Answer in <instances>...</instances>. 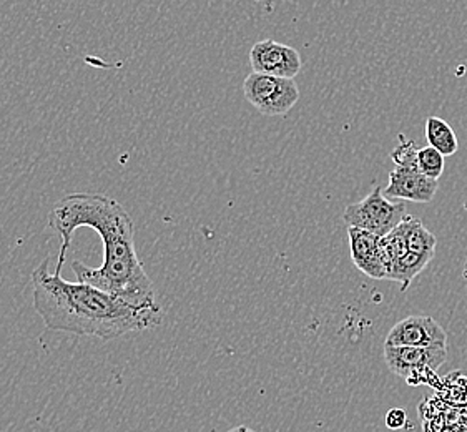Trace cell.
<instances>
[{
  "instance_id": "obj_14",
  "label": "cell",
  "mask_w": 467,
  "mask_h": 432,
  "mask_svg": "<svg viewBox=\"0 0 467 432\" xmlns=\"http://www.w3.org/2000/svg\"><path fill=\"white\" fill-rule=\"evenodd\" d=\"M401 145L391 153V160L394 161L396 169L418 170L416 161H418V147L414 145V141L404 139L400 135Z\"/></svg>"
},
{
  "instance_id": "obj_6",
  "label": "cell",
  "mask_w": 467,
  "mask_h": 432,
  "mask_svg": "<svg viewBox=\"0 0 467 432\" xmlns=\"http://www.w3.org/2000/svg\"><path fill=\"white\" fill-rule=\"evenodd\" d=\"M250 64L254 74L291 78L301 72V56L296 48L285 46L276 40H260L250 50Z\"/></svg>"
},
{
  "instance_id": "obj_13",
  "label": "cell",
  "mask_w": 467,
  "mask_h": 432,
  "mask_svg": "<svg viewBox=\"0 0 467 432\" xmlns=\"http://www.w3.org/2000/svg\"><path fill=\"white\" fill-rule=\"evenodd\" d=\"M416 167L420 175L438 181L444 171V157L441 155L440 151L434 150L431 147H424L418 150Z\"/></svg>"
},
{
  "instance_id": "obj_16",
  "label": "cell",
  "mask_w": 467,
  "mask_h": 432,
  "mask_svg": "<svg viewBox=\"0 0 467 432\" xmlns=\"http://www.w3.org/2000/svg\"><path fill=\"white\" fill-rule=\"evenodd\" d=\"M228 432H256L250 429V427H246V426H236L234 429H230Z\"/></svg>"
},
{
  "instance_id": "obj_15",
  "label": "cell",
  "mask_w": 467,
  "mask_h": 432,
  "mask_svg": "<svg viewBox=\"0 0 467 432\" xmlns=\"http://www.w3.org/2000/svg\"><path fill=\"white\" fill-rule=\"evenodd\" d=\"M408 423V414L401 407H394V409H389L388 414H386V426H388V429H391V431H398V429H402L404 426Z\"/></svg>"
},
{
  "instance_id": "obj_1",
  "label": "cell",
  "mask_w": 467,
  "mask_h": 432,
  "mask_svg": "<svg viewBox=\"0 0 467 432\" xmlns=\"http://www.w3.org/2000/svg\"><path fill=\"white\" fill-rule=\"evenodd\" d=\"M48 226L62 240L54 273L62 274L75 230L92 228L102 238L103 263L94 270L75 260L72 270L78 283L110 293L139 310H161L135 250L133 221L117 200L97 193L68 195L52 208Z\"/></svg>"
},
{
  "instance_id": "obj_7",
  "label": "cell",
  "mask_w": 467,
  "mask_h": 432,
  "mask_svg": "<svg viewBox=\"0 0 467 432\" xmlns=\"http://www.w3.org/2000/svg\"><path fill=\"white\" fill-rule=\"evenodd\" d=\"M446 345V331L431 316H410L396 323L384 343V346L406 348H448Z\"/></svg>"
},
{
  "instance_id": "obj_3",
  "label": "cell",
  "mask_w": 467,
  "mask_h": 432,
  "mask_svg": "<svg viewBox=\"0 0 467 432\" xmlns=\"http://www.w3.org/2000/svg\"><path fill=\"white\" fill-rule=\"evenodd\" d=\"M406 216V205L402 201L391 203L384 197L383 190L376 187L361 201L346 207L343 220L348 226L361 228L371 235L384 238L389 235Z\"/></svg>"
},
{
  "instance_id": "obj_4",
  "label": "cell",
  "mask_w": 467,
  "mask_h": 432,
  "mask_svg": "<svg viewBox=\"0 0 467 432\" xmlns=\"http://www.w3.org/2000/svg\"><path fill=\"white\" fill-rule=\"evenodd\" d=\"M244 98L266 117H280L298 104L299 88L291 78L250 74L244 78Z\"/></svg>"
},
{
  "instance_id": "obj_10",
  "label": "cell",
  "mask_w": 467,
  "mask_h": 432,
  "mask_svg": "<svg viewBox=\"0 0 467 432\" xmlns=\"http://www.w3.org/2000/svg\"><path fill=\"white\" fill-rule=\"evenodd\" d=\"M426 139L431 149L440 151L444 159L459 150L458 135L451 129V125L440 117H430L426 120Z\"/></svg>"
},
{
  "instance_id": "obj_12",
  "label": "cell",
  "mask_w": 467,
  "mask_h": 432,
  "mask_svg": "<svg viewBox=\"0 0 467 432\" xmlns=\"http://www.w3.org/2000/svg\"><path fill=\"white\" fill-rule=\"evenodd\" d=\"M436 243H438L436 236L432 235L426 226L422 225L420 220L414 218L410 235H408V252L434 258Z\"/></svg>"
},
{
  "instance_id": "obj_9",
  "label": "cell",
  "mask_w": 467,
  "mask_h": 432,
  "mask_svg": "<svg viewBox=\"0 0 467 432\" xmlns=\"http://www.w3.org/2000/svg\"><path fill=\"white\" fill-rule=\"evenodd\" d=\"M440 183L420 175L418 170L394 169L389 171V183L384 197L410 200L414 203H430L438 193Z\"/></svg>"
},
{
  "instance_id": "obj_5",
  "label": "cell",
  "mask_w": 467,
  "mask_h": 432,
  "mask_svg": "<svg viewBox=\"0 0 467 432\" xmlns=\"http://www.w3.org/2000/svg\"><path fill=\"white\" fill-rule=\"evenodd\" d=\"M448 359V348H406L384 346V361L396 376L410 385L430 383L431 375Z\"/></svg>"
},
{
  "instance_id": "obj_2",
  "label": "cell",
  "mask_w": 467,
  "mask_h": 432,
  "mask_svg": "<svg viewBox=\"0 0 467 432\" xmlns=\"http://www.w3.org/2000/svg\"><path fill=\"white\" fill-rule=\"evenodd\" d=\"M34 308L52 331L110 341L159 326L161 310H139L87 283H70L48 273V260L32 273Z\"/></svg>"
},
{
  "instance_id": "obj_11",
  "label": "cell",
  "mask_w": 467,
  "mask_h": 432,
  "mask_svg": "<svg viewBox=\"0 0 467 432\" xmlns=\"http://www.w3.org/2000/svg\"><path fill=\"white\" fill-rule=\"evenodd\" d=\"M431 256H420V254L408 253L404 254L402 258H400L396 263H394L393 270L388 280L391 282L401 283V290H408L412 280L420 274L428 263H430Z\"/></svg>"
},
{
  "instance_id": "obj_8",
  "label": "cell",
  "mask_w": 467,
  "mask_h": 432,
  "mask_svg": "<svg viewBox=\"0 0 467 432\" xmlns=\"http://www.w3.org/2000/svg\"><path fill=\"white\" fill-rule=\"evenodd\" d=\"M348 238L356 268L373 280H388L389 272L381 254V238L355 226H348Z\"/></svg>"
}]
</instances>
